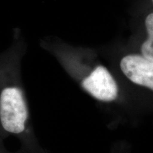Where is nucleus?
<instances>
[{
    "label": "nucleus",
    "instance_id": "nucleus-3",
    "mask_svg": "<svg viewBox=\"0 0 153 153\" xmlns=\"http://www.w3.org/2000/svg\"><path fill=\"white\" fill-rule=\"evenodd\" d=\"M120 68L130 81L153 91V61L143 55H128L121 59Z\"/></svg>",
    "mask_w": 153,
    "mask_h": 153
},
{
    "label": "nucleus",
    "instance_id": "nucleus-6",
    "mask_svg": "<svg viewBox=\"0 0 153 153\" xmlns=\"http://www.w3.org/2000/svg\"><path fill=\"white\" fill-rule=\"evenodd\" d=\"M152 2H153V0H152Z\"/></svg>",
    "mask_w": 153,
    "mask_h": 153
},
{
    "label": "nucleus",
    "instance_id": "nucleus-2",
    "mask_svg": "<svg viewBox=\"0 0 153 153\" xmlns=\"http://www.w3.org/2000/svg\"><path fill=\"white\" fill-rule=\"evenodd\" d=\"M81 85L89 95L101 102H113L118 97L117 83L104 66H97L82 79Z\"/></svg>",
    "mask_w": 153,
    "mask_h": 153
},
{
    "label": "nucleus",
    "instance_id": "nucleus-1",
    "mask_svg": "<svg viewBox=\"0 0 153 153\" xmlns=\"http://www.w3.org/2000/svg\"><path fill=\"white\" fill-rule=\"evenodd\" d=\"M14 43L0 55V137H14L26 153H47L38 144L20 74L22 50L18 33Z\"/></svg>",
    "mask_w": 153,
    "mask_h": 153
},
{
    "label": "nucleus",
    "instance_id": "nucleus-5",
    "mask_svg": "<svg viewBox=\"0 0 153 153\" xmlns=\"http://www.w3.org/2000/svg\"><path fill=\"white\" fill-rule=\"evenodd\" d=\"M4 141V140L0 137V153H26L21 148L18 151H16V152H11V151L8 150L6 148Z\"/></svg>",
    "mask_w": 153,
    "mask_h": 153
},
{
    "label": "nucleus",
    "instance_id": "nucleus-4",
    "mask_svg": "<svg viewBox=\"0 0 153 153\" xmlns=\"http://www.w3.org/2000/svg\"><path fill=\"white\" fill-rule=\"evenodd\" d=\"M145 26L148 33V39L141 47L143 56L149 60L153 61V13L149 14L145 19Z\"/></svg>",
    "mask_w": 153,
    "mask_h": 153
}]
</instances>
